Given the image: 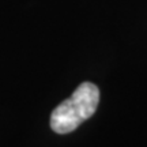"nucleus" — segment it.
<instances>
[{
  "label": "nucleus",
  "instance_id": "1",
  "mask_svg": "<svg viewBox=\"0 0 147 147\" xmlns=\"http://www.w3.org/2000/svg\"><path fill=\"white\" fill-rule=\"evenodd\" d=\"M100 104V90L95 84L83 82L68 100L63 101L51 116V128L60 135L76 129L95 113Z\"/></svg>",
  "mask_w": 147,
  "mask_h": 147
}]
</instances>
